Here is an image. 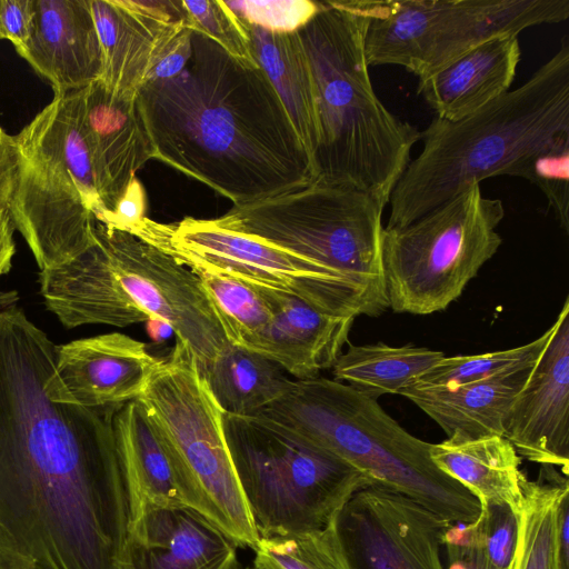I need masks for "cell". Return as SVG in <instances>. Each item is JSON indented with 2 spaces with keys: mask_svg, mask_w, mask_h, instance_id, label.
I'll return each instance as SVG.
<instances>
[{
  "mask_svg": "<svg viewBox=\"0 0 569 569\" xmlns=\"http://www.w3.org/2000/svg\"><path fill=\"white\" fill-rule=\"evenodd\" d=\"M0 305V529L34 569H127L130 497L112 418L47 385L56 345Z\"/></svg>",
  "mask_w": 569,
  "mask_h": 569,
  "instance_id": "obj_1",
  "label": "cell"
},
{
  "mask_svg": "<svg viewBox=\"0 0 569 569\" xmlns=\"http://www.w3.org/2000/svg\"><path fill=\"white\" fill-rule=\"evenodd\" d=\"M191 42L179 74L137 94L156 159L234 206L311 184V157L261 68L199 32Z\"/></svg>",
  "mask_w": 569,
  "mask_h": 569,
  "instance_id": "obj_2",
  "label": "cell"
},
{
  "mask_svg": "<svg viewBox=\"0 0 569 569\" xmlns=\"http://www.w3.org/2000/svg\"><path fill=\"white\" fill-rule=\"evenodd\" d=\"M369 16V0L321 1L297 33L315 90L313 182L363 191L385 209L420 131L396 118L373 90L365 54Z\"/></svg>",
  "mask_w": 569,
  "mask_h": 569,
  "instance_id": "obj_3",
  "label": "cell"
},
{
  "mask_svg": "<svg viewBox=\"0 0 569 569\" xmlns=\"http://www.w3.org/2000/svg\"><path fill=\"white\" fill-rule=\"evenodd\" d=\"M391 192L386 229L402 228L496 176L519 177L538 152L569 141V44L520 87L458 121L435 117Z\"/></svg>",
  "mask_w": 569,
  "mask_h": 569,
  "instance_id": "obj_4",
  "label": "cell"
},
{
  "mask_svg": "<svg viewBox=\"0 0 569 569\" xmlns=\"http://www.w3.org/2000/svg\"><path fill=\"white\" fill-rule=\"evenodd\" d=\"M256 415L352 465L373 486L413 499L450 522L471 523L480 513L477 498L432 462L431 443L409 433L377 399L349 385L319 377L291 379Z\"/></svg>",
  "mask_w": 569,
  "mask_h": 569,
  "instance_id": "obj_5",
  "label": "cell"
},
{
  "mask_svg": "<svg viewBox=\"0 0 569 569\" xmlns=\"http://www.w3.org/2000/svg\"><path fill=\"white\" fill-rule=\"evenodd\" d=\"M383 208L370 194L312 182L233 206L214 222L291 251L318 266L353 317L389 308L382 263Z\"/></svg>",
  "mask_w": 569,
  "mask_h": 569,
  "instance_id": "obj_6",
  "label": "cell"
},
{
  "mask_svg": "<svg viewBox=\"0 0 569 569\" xmlns=\"http://www.w3.org/2000/svg\"><path fill=\"white\" fill-rule=\"evenodd\" d=\"M18 153L9 207L40 270L61 264L92 241L104 212L91 167L81 90L54 96L13 136Z\"/></svg>",
  "mask_w": 569,
  "mask_h": 569,
  "instance_id": "obj_7",
  "label": "cell"
},
{
  "mask_svg": "<svg viewBox=\"0 0 569 569\" xmlns=\"http://www.w3.org/2000/svg\"><path fill=\"white\" fill-rule=\"evenodd\" d=\"M173 468L183 506L237 547L259 540L223 430V412L188 348L174 347L138 398Z\"/></svg>",
  "mask_w": 569,
  "mask_h": 569,
  "instance_id": "obj_8",
  "label": "cell"
},
{
  "mask_svg": "<svg viewBox=\"0 0 569 569\" xmlns=\"http://www.w3.org/2000/svg\"><path fill=\"white\" fill-rule=\"evenodd\" d=\"M236 473L259 537L327 526L371 479L260 415L223 413Z\"/></svg>",
  "mask_w": 569,
  "mask_h": 569,
  "instance_id": "obj_9",
  "label": "cell"
},
{
  "mask_svg": "<svg viewBox=\"0 0 569 569\" xmlns=\"http://www.w3.org/2000/svg\"><path fill=\"white\" fill-rule=\"evenodd\" d=\"M503 217L502 201L473 184L402 228H385L389 308L420 316L446 309L498 251Z\"/></svg>",
  "mask_w": 569,
  "mask_h": 569,
  "instance_id": "obj_10",
  "label": "cell"
},
{
  "mask_svg": "<svg viewBox=\"0 0 569 569\" xmlns=\"http://www.w3.org/2000/svg\"><path fill=\"white\" fill-rule=\"evenodd\" d=\"M127 232L180 263L196 262L246 282L291 293L319 311L353 318L336 284L313 262L261 239L186 217L177 223L142 218Z\"/></svg>",
  "mask_w": 569,
  "mask_h": 569,
  "instance_id": "obj_11",
  "label": "cell"
},
{
  "mask_svg": "<svg viewBox=\"0 0 569 569\" xmlns=\"http://www.w3.org/2000/svg\"><path fill=\"white\" fill-rule=\"evenodd\" d=\"M92 233L140 322H167L203 373L229 341L196 273L127 231L96 221Z\"/></svg>",
  "mask_w": 569,
  "mask_h": 569,
  "instance_id": "obj_12",
  "label": "cell"
},
{
  "mask_svg": "<svg viewBox=\"0 0 569 569\" xmlns=\"http://www.w3.org/2000/svg\"><path fill=\"white\" fill-rule=\"evenodd\" d=\"M450 521L392 490L356 491L336 516L349 569H446L443 533Z\"/></svg>",
  "mask_w": 569,
  "mask_h": 569,
  "instance_id": "obj_13",
  "label": "cell"
},
{
  "mask_svg": "<svg viewBox=\"0 0 569 569\" xmlns=\"http://www.w3.org/2000/svg\"><path fill=\"white\" fill-rule=\"evenodd\" d=\"M548 345L503 419L517 453L541 466L569 469V299L551 326Z\"/></svg>",
  "mask_w": 569,
  "mask_h": 569,
  "instance_id": "obj_14",
  "label": "cell"
},
{
  "mask_svg": "<svg viewBox=\"0 0 569 569\" xmlns=\"http://www.w3.org/2000/svg\"><path fill=\"white\" fill-rule=\"evenodd\" d=\"M159 362L137 339L120 332L99 335L56 346L47 385L62 401L117 407L143 393Z\"/></svg>",
  "mask_w": 569,
  "mask_h": 569,
  "instance_id": "obj_15",
  "label": "cell"
},
{
  "mask_svg": "<svg viewBox=\"0 0 569 569\" xmlns=\"http://www.w3.org/2000/svg\"><path fill=\"white\" fill-rule=\"evenodd\" d=\"M81 112L104 214L114 209L137 171L156 158L154 148L137 97L119 96L96 80L81 89Z\"/></svg>",
  "mask_w": 569,
  "mask_h": 569,
  "instance_id": "obj_16",
  "label": "cell"
},
{
  "mask_svg": "<svg viewBox=\"0 0 569 569\" xmlns=\"http://www.w3.org/2000/svg\"><path fill=\"white\" fill-rule=\"evenodd\" d=\"M16 51L54 96L98 80L102 54L89 0H34L31 37Z\"/></svg>",
  "mask_w": 569,
  "mask_h": 569,
  "instance_id": "obj_17",
  "label": "cell"
},
{
  "mask_svg": "<svg viewBox=\"0 0 569 569\" xmlns=\"http://www.w3.org/2000/svg\"><path fill=\"white\" fill-rule=\"evenodd\" d=\"M127 569H237V545L186 506L144 508L130 522Z\"/></svg>",
  "mask_w": 569,
  "mask_h": 569,
  "instance_id": "obj_18",
  "label": "cell"
},
{
  "mask_svg": "<svg viewBox=\"0 0 569 569\" xmlns=\"http://www.w3.org/2000/svg\"><path fill=\"white\" fill-rule=\"evenodd\" d=\"M253 284L267 302L271 319L248 349L296 380L316 378L332 368L349 341L355 319L326 315L291 293Z\"/></svg>",
  "mask_w": 569,
  "mask_h": 569,
  "instance_id": "obj_19",
  "label": "cell"
},
{
  "mask_svg": "<svg viewBox=\"0 0 569 569\" xmlns=\"http://www.w3.org/2000/svg\"><path fill=\"white\" fill-rule=\"evenodd\" d=\"M520 54L517 34L493 37L419 78L418 93L437 118L458 121L509 91Z\"/></svg>",
  "mask_w": 569,
  "mask_h": 569,
  "instance_id": "obj_20",
  "label": "cell"
},
{
  "mask_svg": "<svg viewBox=\"0 0 569 569\" xmlns=\"http://www.w3.org/2000/svg\"><path fill=\"white\" fill-rule=\"evenodd\" d=\"M532 367L453 387L412 385L399 395L436 421L448 438L503 436L506 413Z\"/></svg>",
  "mask_w": 569,
  "mask_h": 569,
  "instance_id": "obj_21",
  "label": "cell"
},
{
  "mask_svg": "<svg viewBox=\"0 0 569 569\" xmlns=\"http://www.w3.org/2000/svg\"><path fill=\"white\" fill-rule=\"evenodd\" d=\"M89 6L102 54L98 80L119 96L137 97L160 48L187 26L159 23L119 0H89Z\"/></svg>",
  "mask_w": 569,
  "mask_h": 569,
  "instance_id": "obj_22",
  "label": "cell"
},
{
  "mask_svg": "<svg viewBox=\"0 0 569 569\" xmlns=\"http://www.w3.org/2000/svg\"><path fill=\"white\" fill-rule=\"evenodd\" d=\"M515 24L506 0H425L416 76L435 71L488 39L511 33Z\"/></svg>",
  "mask_w": 569,
  "mask_h": 569,
  "instance_id": "obj_23",
  "label": "cell"
},
{
  "mask_svg": "<svg viewBox=\"0 0 569 569\" xmlns=\"http://www.w3.org/2000/svg\"><path fill=\"white\" fill-rule=\"evenodd\" d=\"M432 462L473 495L479 505L509 506L519 515L522 502L521 457L503 436L447 438L431 443Z\"/></svg>",
  "mask_w": 569,
  "mask_h": 569,
  "instance_id": "obj_24",
  "label": "cell"
},
{
  "mask_svg": "<svg viewBox=\"0 0 569 569\" xmlns=\"http://www.w3.org/2000/svg\"><path fill=\"white\" fill-rule=\"evenodd\" d=\"M116 446L130 497V522L144 508L183 506L169 457L138 399L112 418Z\"/></svg>",
  "mask_w": 569,
  "mask_h": 569,
  "instance_id": "obj_25",
  "label": "cell"
},
{
  "mask_svg": "<svg viewBox=\"0 0 569 569\" xmlns=\"http://www.w3.org/2000/svg\"><path fill=\"white\" fill-rule=\"evenodd\" d=\"M243 24L257 64L274 88L312 160L318 143L315 90L297 31L274 32L246 22Z\"/></svg>",
  "mask_w": 569,
  "mask_h": 569,
  "instance_id": "obj_26",
  "label": "cell"
},
{
  "mask_svg": "<svg viewBox=\"0 0 569 569\" xmlns=\"http://www.w3.org/2000/svg\"><path fill=\"white\" fill-rule=\"evenodd\" d=\"M223 413L252 416L274 401L291 379L258 352L228 343L201 373Z\"/></svg>",
  "mask_w": 569,
  "mask_h": 569,
  "instance_id": "obj_27",
  "label": "cell"
},
{
  "mask_svg": "<svg viewBox=\"0 0 569 569\" xmlns=\"http://www.w3.org/2000/svg\"><path fill=\"white\" fill-rule=\"evenodd\" d=\"M442 351L406 345H349L332 367L335 380L377 399L400 393L445 358Z\"/></svg>",
  "mask_w": 569,
  "mask_h": 569,
  "instance_id": "obj_28",
  "label": "cell"
},
{
  "mask_svg": "<svg viewBox=\"0 0 569 569\" xmlns=\"http://www.w3.org/2000/svg\"><path fill=\"white\" fill-rule=\"evenodd\" d=\"M521 489L512 569H568L561 560L557 538L558 505L569 491L568 477L555 467L542 466L537 480L522 479Z\"/></svg>",
  "mask_w": 569,
  "mask_h": 569,
  "instance_id": "obj_29",
  "label": "cell"
},
{
  "mask_svg": "<svg viewBox=\"0 0 569 569\" xmlns=\"http://www.w3.org/2000/svg\"><path fill=\"white\" fill-rule=\"evenodd\" d=\"M182 264L198 277L229 343L250 348L271 319L256 286L200 263Z\"/></svg>",
  "mask_w": 569,
  "mask_h": 569,
  "instance_id": "obj_30",
  "label": "cell"
},
{
  "mask_svg": "<svg viewBox=\"0 0 569 569\" xmlns=\"http://www.w3.org/2000/svg\"><path fill=\"white\" fill-rule=\"evenodd\" d=\"M252 549L253 569H349L336 517L319 529L260 537Z\"/></svg>",
  "mask_w": 569,
  "mask_h": 569,
  "instance_id": "obj_31",
  "label": "cell"
},
{
  "mask_svg": "<svg viewBox=\"0 0 569 569\" xmlns=\"http://www.w3.org/2000/svg\"><path fill=\"white\" fill-rule=\"evenodd\" d=\"M550 327L539 338L517 348L475 356L445 357L415 385L453 387L532 367L550 339Z\"/></svg>",
  "mask_w": 569,
  "mask_h": 569,
  "instance_id": "obj_32",
  "label": "cell"
},
{
  "mask_svg": "<svg viewBox=\"0 0 569 569\" xmlns=\"http://www.w3.org/2000/svg\"><path fill=\"white\" fill-rule=\"evenodd\" d=\"M188 27L224 49L232 57L257 64L243 22L221 0H182Z\"/></svg>",
  "mask_w": 569,
  "mask_h": 569,
  "instance_id": "obj_33",
  "label": "cell"
},
{
  "mask_svg": "<svg viewBox=\"0 0 569 569\" xmlns=\"http://www.w3.org/2000/svg\"><path fill=\"white\" fill-rule=\"evenodd\" d=\"M527 179L546 196L560 227L569 231V141L549 147L532 156L521 168Z\"/></svg>",
  "mask_w": 569,
  "mask_h": 569,
  "instance_id": "obj_34",
  "label": "cell"
},
{
  "mask_svg": "<svg viewBox=\"0 0 569 569\" xmlns=\"http://www.w3.org/2000/svg\"><path fill=\"white\" fill-rule=\"evenodd\" d=\"M471 528L475 546L490 565L497 569H512L518 515L507 505H482Z\"/></svg>",
  "mask_w": 569,
  "mask_h": 569,
  "instance_id": "obj_35",
  "label": "cell"
},
{
  "mask_svg": "<svg viewBox=\"0 0 569 569\" xmlns=\"http://www.w3.org/2000/svg\"><path fill=\"white\" fill-rule=\"evenodd\" d=\"M248 24L274 32H296L321 8V1H224Z\"/></svg>",
  "mask_w": 569,
  "mask_h": 569,
  "instance_id": "obj_36",
  "label": "cell"
},
{
  "mask_svg": "<svg viewBox=\"0 0 569 569\" xmlns=\"http://www.w3.org/2000/svg\"><path fill=\"white\" fill-rule=\"evenodd\" d=\"M447 569H497L473 543L471 523L450 522L443 533Z\"/></svg>",
  "mask_w": 569,
  "mask_h": 569,
  "instance_id": "obj_37",
  "label": "cell"
},
{
  "mask_svg": "<svg viewBox=\"0 0 569 569\" xmlns=\"http://www.w3.org/2000/svg\"><path fill=\"white\" fill-rule=\"evenodd\" d=\"M191 37L192 30L183 27L169 38L156 54L144 83L166 80L179 74L192 53Z\"/></svg>",
  "mask_w": 569,
  "mask_h": 569,
  "instance_id": "obj_38",
  "label": "cell"
},
{
  "mask_svg": "<svg viewBox=\"0 0 569 569\" xmlns=\"http://www.w3.org/2000/svg\"><path fill=\"white\" fill-rule=\"evenodd\" d=\"M34 23V0H0V39L20 48L30 39Z\"/></svg>",
  "mask_w": 569,
  "mask_h": 569,
  "instance_id": "obj_39",
  "label": "cell"
},
{
  "mask_svg": "<svg viewBox=\"0 0 569 569\" xmlns=\"http://www.w3.org/2000/svg\"><path fill=\"white\" fill-rule=\"evenodd\" d=\"M147 194L143 184L136 176L128 184L123 196L116 204L114 209L106 212L98 222L106 226L128 231L146 216Z\"/></svg>",
  "mask_w": 569,
  "mask_h": 569,
  "instance_id": "obj_40",
  "label": "cell"
},
{
  "mask_svg": "<svg viewBox=\"0 0 569 569\" xmlns=\"http://www.w3.org/2000/svg\"><path fill=\"white\" fill-rule=\"evenodd\" d=\"M18 153L13 136L0 126V209L9 208L17 181Z\"/></svg>",
  "mask_w": 569,
  "mask_h": 569,
  "instance_id": "obj_41",
  "label": "cell"
},
{
  "mask_svg": "<svg viewBox=\"0 0 569 569\" xmlns=\"http://www.w3.org/2000/svg\"><path fill=\"white\" fill-rule=\"evenodd\" d=\"M16 226L9 208L0 209V277L8 273L12 267L16 253L13 232Z\"/></svg>",
  "mask_w": 569,
  "mask_h": 569,
  "instance_id": "obj_42",
  "label": "cell"
},
{
  "mask_svg": "<svg viewBox=\"0 0 569 569\" xmlns=\"http://www.w3.org/2000/svg\"><path fill=\"white\" fill-rule=\"evenodd\" d=\"M557 538L561 560L569 569V491L562 495L558 505Z\"/></svg>",
  "mask_w": 569,
  "mask_h": 569,
  "instance_id": "obj_43",
  "label": "cell"
},
{
  "mask_svg": "<svg viewBox=\"0 0 569 569\" xmlns=\"http://www.w3.org/2000/svg\"><path fill=\"white\" fill-rule=\"evenodd\" d=\"M0 569H34L0 529Z\"/></svg>",
  "mask_w": 569,
  "mask_h": 569,
  "instance_id": "obj_44",
  "label": "cell"
},
{
  "mask_svg": "<svg viewBox=\"0 0 569 569\" xmlns=\"http://www.w3.org/2000/svg\"><path fill=\"white\" fill-rule=\"evenodd\" d=\"M146 323L149 336L157 342L163 341L173 332L167 322L158 319H150Z\"/></svg>",
  "mask_w": 569,
  "mask_h": 569,
  "instance_id": "obj_45",
  "label": "cell"
},
{
  "mask_svg": "<svg viewBox=\"0 0 569 569\" xmlns=\"http://www.w3.org/2000/svg\"><path fill=\"white\" fill-rule=\"evenodd\" d=\"M6 297H7V293H0V305L4 300Z\"/></svg>",
  "mask_w": 569,
  "mask_h": 569,
  "instance_id": "obj_46",
  "label": "cell"
},
{
  "mask_svg": "<svg viewBox=\"0 0 569 569\" xmlns=\"http://www.w3.org/2000/svg\"><path fill=\"white\" fill-rule=\"evenodd\" d=\"M237 569H253V568H250V567L242 568L241 566H239Z\"/></svg>",
  "mask_w": 569,
  "mask_h": 569,
  "instance_id": "obj_47",
  "label": "cell"
}]
</instances>
